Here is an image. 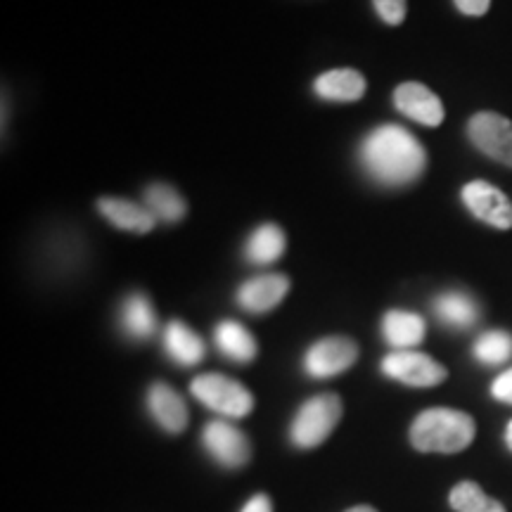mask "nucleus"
<instances>
[{"label":"nucleus","instance_id":"1","mask_svg":"<svg viewBox=\"0 0 512 512\" xmlns=\"http://www.w3.org/2000/svg\"><path fill=\"white\" fill-rule=\"evenodd\" d=\"M361 162L380 185H411L425 174L427 152L403 126L384 124L368 133L361 145Z\"/></svg>","mask_w":512,"mask_h":512},{"label":"nucleus","instance_id":"2","mask_svg":"<svg viewBox=\"0 0 512 512\" xmlns=\"http://www.w3.org/2000/svg\"><path fill=\"white\" fill-rule=\"evenodd\" d=\"M475 434L472 415L456 408H430L413 420L411 444L420 453H460L475 441Z\"/></svg>","mask_w":512,"mask_h":512},{"label":"nucleus","instance_id":"3","mask_svg":"<svg viewBox=\"0 0 512 512\" xmlns=\"http://www.w3.org/2000/svg\"><path fill=\"white\" fill-rule=\"evenodd\" d=\"M342 418V399L337 394H318L299 408L290 427L297 448H316L330 437Z\"/></svg>","mask_w":512,"mask_h":512},{"label":"nucleus","instance_id":"4","mask_svg":"<svg viewBox=\"0 0 512 512\" xmlns=\"http://www.w3.org/2000/svg\"><path fill=\"white\" fill-rule=\"evenodd\" d=\"M190 392L197 401L219 415H226V418H245L254 408V396L245 384L219 373L195 377L190 384Z\"/></svg>","mask_w":512,"mask_h":512},{"label":"nucleus","instance_id":"5","mask_svg":"<svg viewBox=\"0 0 512 512\" xmlns=\"http://www.w3.org/2000/svg\"><path fill=\"white\" fill-rule=\"evenodd\" d=\"M382 373L408 387H437L448 377V370L420 351H394L382 358Z\"/></svg>","mask_w":512,"mask_h":512},{"label":"nucleus","instance_id":"6","mask_svg":"<svg viewBox=\"0 0 512 512\" xmlns=\"http://www.w3.org/2000/svg\"><path fill=\"white\" fill-rule=\"evenodd\" d=\"M467 136L479 152L512 169V121L496 112H479L467 124Z\"/></svg>","mask_w":512,"mask_h":512},{"label":"nucleus","instance_id":"7","mask_svg":"<svg viewBox=\"0 0 512 512\" xmlns=\"http://www.w3.org/2000/svg\"><path fill=\"white\" fill-rule=\"evenodd\" d=\"M202 444L209 451V456L228 470L247 465L252 458V446H249L245 432H240L226 420L209 422L202 432Z\"/></svg>","mask_w":512,"mask_h":512},{"label":"nucleus","instance_id":"8","mask_svg":"<svg viewBox=\"0 0 512 512\" xmlns=\"http://www.w3.org/2000/svg\"><path fill=\"white\" fill-rule=\"evenodd\" d=\"M358 358V347L349 337H325L306 351L304 368L311 377H335L349 370Z\"/></svg>","mask_w":512,"mask_h":512},{"label":"nucleus","instance_id":"9","mask_svg":"<svg viewBox=\"0 0 512 512\" xmlns=\"http://www.w3.org/2000/svg\"><path fill=\"white\" fill-rule=\"evenodd\" d=\"M465 207L489 226L510 230L512 228V202L503 190L486 181H472L463 188Z\"/></svg>","mask_w":512,"mask_h":512},{"label":"nucleus","instance_id":"10","mask_svg":"<svg viewBox=\"0 0 512 512\" xmlns=\"http://www.w3.org/2000/svg\"><path fill=\"white\" fill-rule=\"evenodd\" d=\"M394 105L401 114H406L408 119L418 121L422 126L437 128L441 121H444V105H441L437 95H434L427 86H422V83H401L394 91Z\"/></svg>","mask_w":512,"mask_h":512},{"label":"nucleus","instance_id":"11","mask_svg":"<svg viewBox=\"0 0 512 512\" xmlns=\"http://www.w3.org/2000/svg\"><path fill=\"white\" fill-rule=\"evenodd\" d=\"M290 292V278L283 273L259 275L247 280L238 290V304L249 313H268L285 299Z\"/></svg>","mask_w":512,"mask_h":512},{"label":"nucleus","instance_id":"12","mask_svg":"<svg viewBox=\"0 0 512 512\" xmlns=\"http://www.w3.org/2000/svg\"><path fill=\"white\" fill-rule=\"evenodd\" d=\"M147 408L157 425L169 434H181L188 427V406H185L183 396L169 384H152L147 392Z\"/></svg>","mask_w":512,"mask_h":512},{"label":"nucleus","instance_id":"13","mask_svg":"<svg viewBox=\"0 0 512 512\" xmlns=\"http://www.w3.org/2000/svg\"><path fill=\"white\" fill-rule=\"evenodd\" d=\"M98 209L112 226H117L121 230H131V233H150L157 223L155 214H152L145 204L119 200V197H102L98 202Z\"/></svg>","mask_w":512,"mask_h":512},{"label":"nucleus","instance_id":"14","mask_svg":"<svg viewBox=\"0 0 512 512\" xmlns=\"http://www.w3.org/2000/svg\"><path fill=\"white\" fill-rule=\"evenodd\" d=\"M313 91L330 102H356L366 95V76L356 69H330L318 76Z\"/></svg>","mask_w":512,"mask_h":512},{"label":"nucleus","instance_id":"15","mask_svg":"<svg viewBox=\"0 0 512 512\" xmlns=\"http://www.w3.org/2000/svg\"><path fill=\"white\" fill-rule=\"evenodd\" d=\"M427 325L413 311H389L382 318V335L396 351H408L425 339Z\"/></svg>","mask_w":512,"mask_h":512},{"label":"nucleus","instance_id":"16","mask_svg":"<svg viewBox=\"0 0 512 512\" xmlns=\"http://www.w3.org/2000/svg\"><path fill=\"white\" fill-rule=\"evenodd\" d=\"M164 349L181 366H197L204 358V342L181 320H171L164 330Z\"/></svg>","mask_w":512,"mask_h":512},{"label":"nucleus","instance_id":"17","mask_svg":"<svg viewBox=\"0 0 512 512\" xmlns=\"http://www.w3.org/2000/svg\"><path fill=\"white\" fill-rule=\"evenodd\" d=\"M434 313L441 323L453 330L472 328L479 318V306L470 294L465 292H446L434 302Z\"/></svg>","mask_w":512,"mask_h":512},{"label":"nucleus","instance_id":"18","mask_svg":"<svg viewBox=\"0 0 512 512\" xmlns=\"http://www.w3.org/2000/svg\"><path fill=\"white\" fill-rule=\"evenodd\" d=\"M216 347L221 349V354L240 363H249L256 356V339L252 337L245 325L238 320H223L216 328Z\"/></svg>","mask_w":512,"mask_h":512},{"label":"nucleus","instance_id":"19","mask_svg":"<svg viewBox=\"0 0 512 512\" xmlns=\"http://www.w3.org/2000/svg\"><path fill=\"white\" fill-rule=\"evenodd\" d=\"M121 328L128 337L147 339L157 328L155 309H152L150 299L145 294H131L124 304H121Z\"/></svg>","mask_w":512,"mask_h":512},{"label":"nucleus","instance_id":"20","mask_svg":"<svg viewBox=\"0 0 512 512\" xmlns=\"http://www.w3.org/2000/svg\"><path fill=\"white\" fill-rule=\"evenodd\" d=\"M285 252V233L275 223H264L247 240L245 254L254 264H273Z\"/></svg>","mask_w":512,"mask_h":512},{"label":"nucleus","instance_id":"21","mask_svg":"<svg viewBox=\"0 0 512 512\" xmlns=\"http://www.w3.org/2000/svg\"><path fill=\"white\" fill-rule=\"evenodd\" d=\"M145 207L155 214L157 221L176 223L185 216V200L166 183H155L145 190Z\"/></svg>","mask_w":512,"mask_h":512},{"label":"nucleus","instance_id":"22","mask_svg":"<svg viewBox=\"0 0 512 512\" xmlns=\"http://www.w3.org/2000/svg\"><path fill=\"white\" fill-rule=\"evenodd\" d=\"M448 503L456 512H505V505L486 496L482 486L475 482H460L453 486Z\"/></svg>","mask_w":512,"mask_h":512},{"label":"nucleus","instance_id":"23","mask_svg":"<svg viewBox=\"0 0 512 512\" xmlns=\"http://www.w3.org/2000/svg\"><path fill=\"white\" fill-rule=\"evenodd\" d=\"M512 356V335L503 330L484 332L475 342V358L484 366H501Z\"/></svg>","mask_w":512,"mask_h":512},{"label":"nucleus","instance_id":"24","mask_svg":"<svg viewBox=\"0 0 512 512\" xmlns=\"http://www.w3.org/2000/svg\"><path fill=\"white\" fill-rule=\"evenodd\" d=\"M373 3L382 22L392 24V27H399L406 19V0H373Z\"/></svg>","mask_w":512,"mask_h":512},{"label":"nucleus","instance_id":"25","mask_svg":"<svg viewBox=\"0 0 512 512\" xmlns=\"http://www.w3.org/2000/svg\"><path fill=\"white\" fill-rule=\"evenodd\" d=\"M491 394H494L496 401L510 403L512 406V368L505 370L503 375H498L494 384H491Z\"/></svg>","mask_w":512,"mask_h":512},{"label":"nucleus","instance_id":"26","mask_svg":"<svg viewBox=\"0 0 512 512\" xmlns=\"http://www.w3.org/2000/svg\"><path fill=\"white\" fill-rule=\"evenodd\" d=\"M456 3V8L463 12V15H470V17H482L489 12V5L491 0H453Z\"/></svg>","mask_w":512,"mask_h":512},{"label":"nucleus","instance_id":"27","mask_svg":"<svg viewBox=\"0 0 512 512\" xmlns=\"http://www.w3.org/2000/svg\"><path fill=\"white\" fill-rule=\"evenodd\" d=\"M242 512H273V503L266 494H256L249 498L245 508H242Z\"/></svg>","mask_w":512,"mask_h":512},{"label":"nucleus","instance_id":"28","mask_svg":"<svg viewBox=\"0 0 512 512\" xmlns=\"http://www.w3.org/2000/svg\"><path fill=\"white\" fill-rule=\"evenodd\" d=\"M505 444H508V448L512 451V420L508 422V427H505Z\"/></svg>","mask_w":512,"mask_h":512},{"label":"nucleus","instance_id":"29","mask_svg":"<svg viewBox=\"0 0 512 512\" xmlns=\"http://www.w3.org/2000/svg\"><path fill=\"white\" fill-rule=\"evenodd\" d=\"M347 512H377V510L370 508V505H356V508H351Z\"/></svg>","mask_w":512,"mask_h":512}]
</instances>
